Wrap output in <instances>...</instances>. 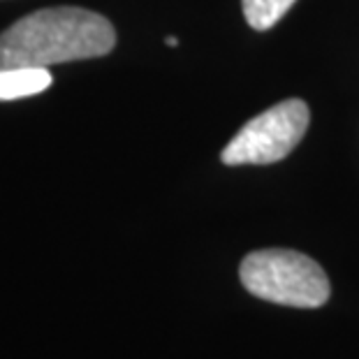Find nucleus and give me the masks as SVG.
Here are the masks:
<instances>
[{"mask_svg":"<svg viewBox=\"0 0 359 359\" xmlns=\"http://www.w3.org/2000/svg\"><path fill=\"white\" fill-rule=\"evenodd\" d=\"M116 33L102 14L49 7L19 19L0 35V67H49L107 56Z\"/></svg>","mask_w":359,"mask_h":359,"instance_id":"1","label":"nucleus"},{"mask_svg":"<svg viewBox=\"0 0 359 359\" xmlns=\"http://www.w3.org/2000/svg\"><path fill=\"white\" fill-rule=\"evenodd\" d=\"M239 276L250 294L294 309H318L330 299V280L316 259L285 248L255 250L243 257Z\"/></svg>","mask_w":359,"mask_h":359,"instance_id":"2","label":"nucleus"},{"mask_svg":"<svg viewBox=\"0 0 359 359\" xmlns=\"http://www.w3.org/2000/svg\"><path fill=\"white\" fill-rule=\"evenodd\" d=\"M309 104L292 97L269 107L248 121L230 144L220 160L225 165H271L294 151L309 128Z\"/></svg>","mask_w":359,"mask_h":359,"instance_id":"3","label":"nucleus"},{"mask_svg":"<svg viewBox=\"0 0 359 359\" xmlns=\"http://www.w3.org/2000/svg\"><path fill=\"white\" fill-rule=\"evenodd\" d=\"M51 86L47 67H0V100L37 95Z\"/></svg>","mask_w":359,"mask_h":359,"instance_id":"4","label":"nucleus"},{"mask_svg":"<svg viewBox=\"0 0 359 359\" xmlns=\"http://www.w3.org/2000/svg\"><path fill=\"white\" fill-rule=\"evenodd\" d=\"M297 0H241L243 17L253 30H269L285 17Z\"/></svg>","mask_w":359,"mask_h":359,"instance_id":"5","label":"nucleus"},{"mask_svg":"<svg viewBox=\"0 0 359 359\" xmlns=\"http://www.w3.org/2000/svg\"><path fill=\"white\" fill-rule=\"evenodd\" d=\"M167 44H170V47H177V44H179V40H177V37H167V40H165Z\"/></svg>","mask_w":359,"mask_h":359,"instance_id":"6","label":"nucleus"}]
</instances>
